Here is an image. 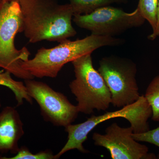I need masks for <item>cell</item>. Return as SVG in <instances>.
Returning <instances> with one entry per match:
<instances>
[{
    "label": "cell",
    "instance_id": "1",
    "mask_svg": "<svg viewBox=\"0 0 159 159\" xmlns=\"http://www.w3.org/2000/svg\"><path fill=\"white\" fill-rule=\"evenodd\" d=\"M18 1L23 32L29 42L60 43L77 34L72 25L74 12L70 4H59L55 0Z\"/></svg>",
    "mask_w": 159,
    "mask_h": 159
},
{
    "label": "cell",
    "instance_id": "5",
    "mask_svg": "<svg viewBox=\"0 0 159 159\" xmlns=\"http://www.w3.org/2000/svg\"><path fill=\"white\" fill-rule=\"evenodd\" d=\"M91 54L72 61L75 79L70 83L79 112L91 114L94 110L105 111L111 103V95L102 76L94 68Z\"/></svg>",
    "mask_w": 159,
    "mask_h": 159
},
{
    "label": "cell",
    "instance_id": "17",
    "mask_svg": "<svg viewBox=\"0 0 159 159\" xmlns=\"http://www.w3.org/2000/svg\"><path fill=\"white\" fill-rule=\"evenodd\" d=\"M159 36V0L158 5L157 17V24L156 28L154 31H152L151 34L148 36V39L150 40H154Z\"/></svg>",
    "mask_w": 159,
    "mask_h": 159
},
{
    "label": "cell",
    "instance_id": "2",
    "mask_svg": "<svg viewBox=\"0 0 159 159\" xmlns=\"http://www.w3.org/2000/svg\"><path fill=\"white\" fill-rule=\"evenodd\" d=\"M124 40L91 34L82 39H66L51 48H42L34 57L21 63L24 70L34 77L55 78L66 64L105 46L120 45Z\"/></svg>",
    "mask_w": 159,
    "mask_h": 159
},
{
    "label": "cell",
    "instance_id": "20",
    "mask_svg": "<svg viewBox=\"0 0 159 159\" xmlns=\"http://www.w3.org/2000/svg\"><path fill=\"white\" fill-rule=\"evenodd\" d=\"M0 1H1V0H0Z\"/></svg>",
    "mask_w": 159,
    "mask_h": 159
},
{
    "label": "cell",
    "instance_id": "8",
    "mask_svg": "<svg viewBox=\"0 0 159 159\" xmlns=\"http://www.w3.org/2000/svg\"><path fill=\"white\" fill-rule=\"evenodd\" d=\"M24 83L30 97L39 105L45 121L55 126L66 127L77 118L79 112L77 106L71 103L64 94L34 79L25 80Z\"/></svg>",
    "mask_w": 159,
    "mask_h": 159
},
{
    "label": "cell",
    "instance_id": "7",
    "mask_svg": "<svg viewBox=\"0 0 159 159\" xmlns=\"http://www.w3.org/2000/svg\"><path fill=\"white\" fill-rule=\"evenodd\" d=\"M73 20L77 26L89 30L92 34L114 37L128 29L142 26L145 20L137 8L132 12H127L106 6L89 14L74 15Z\"/></svg>",
    "mask_w": 159,
    "mask_h": 159
},
{
    "label": "cell",
    "instance_id": "16",
    "mask_svg": "<svg viewBox=\"0 0 159 159\" xmlns=\"http://www.w3.org/2000/svg\"><path fill=\"white\" fill-rule=\"evenodd\" d=\"M132 137L138 142H148L156 145L159 148V126L142 133H133Z\"/></svg>",
    "mask_w": 159,
    "mask_h": 159
},
{
    "label": "cell",
    "instance_id": "6",
    "mask_svg": "<svg viewBox=\"0 0 159 159\" xmlns=\"http://www.w3.org/2000/svg\"><path fill=\"white\" fill-rule=\"evenodd\" d=\"M98 70L111 95V104L122 107L137 101L140 97L135 64L130 60L111 56L99 61Z\"/></svg>",
    "mask_w": 159,
    "mask_h": 159
},
{
    "label": "cell",
    "instance_id": "9",
    "mask_svg": "<svg viewBox=\"0 0 159 159\" xmlns=\"http://www.w3.org/2000/svg\"><path fill=\"white\" fill-rule=\"evenodd\" d=\"M105 134L95 133L93 136L94 144L107 149L112 159H156L153 153H148L146 145L140 144L132 137L133 129L120 127L113 123L105 130Z\"/></svg>",
    "mask_w": 159,
    "mask_h": 159
},
{
    "label": "cell",
    "instance_id": "12",
    "mask_svg": "<svg viewBox=\"0 0 159 159\" xmlns=\"http://www.w3.org/2000/svg\"><path fill=\"white\" fill-rule=\"evenodd\" d=\"M74 15L87 14L98 8L114 3H126L128 0H68Z\"/></svg>",
    "mask_w": 159,
    "mask_h": 159
},
{
    "label": "cell",
    "instance_id": "11",
    "mask_svg": "<svg viewBox=\"0 0 159 159\" xmlns=\"http://www.w3.org/2000/svg\"><path fill=\"white\" fill-rule=\"evenodd\" d=\"M11 75L9 71H0V85L8 88L12 91L17 102V106L23 105L25 100L32 104L33 99L28 94L25 83L14 80Z\"/></svg>",
    "mask_w": 159,
    "mask_h": 159
},
{
    "label": "cell",
    "instance_id": "4",
    "mask_svg": "<svg viewBox=\"0 0 159 159\" xmlns=\"http://www.w3.org/2000/svg\"><path fill=\"white\" fill-rule=\"evenodd\" d=\"M23 32L22 15L19 1H0V67L16 77L24 80L34 77L23 68L22 61L29 59L30 53L24 47L18 50L15 38Z\"/></svg>",
    "mask_w": 159,
    "mask_h": 159
},
{
    "label": "cell",
    "instance_id": "19",
    "mask_svg": "<svg viewBox=\"0 0 159 159\" xmlns=\"http://www.w3.org/2000/svg\"><path fill=\"white\" fill-rule=\"evenodd\" d=\"M1 107H2V102H1V100L0 99V108H1Z\"/></svg>",
    "mask_w": 159,
    "mask_h": 159
},
{
    "label": "cell",
    "instance_id": "14",
    "mask_svg": "<svg viewBox=\"0 0 159 159\" xmlns=\"http://www.w3.org/2000/svg\"><path fill=\"white\" fill-rule=\"evenodd\" d=\"M158 0H139L137 9L142 17L149 23L152 31L156 28Z\"/></svg>",
    "mask_w": 159,
    "mask_h": 159
},
{
    "label": "cell",
    "instance_id": "15",
    "mask_svg": "<svg viewBox=\"0 0 159 159\" xmlns=\"http://www.w3.org/2000/svg\"><path fill=\"white\" fill-rule=\"evenodd\" d=\"M2 159H56L55 155L51 150L41 151L36 153H33L25 146H22L14 156L11 157H2Z\"/></svg>",
    "mask_w": 159,
    "mask_h": 159
},
{
    "label": "cell",
    "instance_id": "10",
    "mask_svg": "<svg viewBox=\"0 0 159 159\" xmlns=\"http://www.w3.org/2000/svg\"><path fill=\"white\" fill-rule=\"evenodd\" d=\"M25 134L24 124L17 110L7 106L0 111V153L16 154L19 142Z\"/></svg>",
    "mask_w": 159,
    "mask_h": 159
},
{
    "label": "cell",
    "instance_id": "13",
    "mask_svg": "<svg viewBox=\"0 0 159 159\" xmlns=\"http://www.w3.org/2000/svg\"><path fill=\"white\" fill-rule=\"evenodd\" d=\"M144 96L152 111V119L156 122H159V75L151 81Z\"/></svg>",
    "mask_w": 159,
    "mask_h": 159
},
{
    "label": "cell",
    "instance_id": "3",
    "mask_svg": "<svg viewBox=\"0 0 159 159\" xmlns=\"http://www.w3.org/2000/svg\"><path fill=\"white\" fill-rule=\"evenodd\" d=\"M152 111L144 95L140 96L136 102L123 107L115 111L108 112L99 116H92L85 122L70 124L65 127L68 134V141L61 150L55 155L57 159L69 151L77 149L83 153L88 152L83 144L87 140L88 135L98 124L113 118H123L128 120L133 129L134 133H142L149 130L148 119Z\"/></svg>",
    "mask_w": 159,
    "mask_h": 159
},
{
    "label": "cell",
    "instance_id": "18",
    "mask_svg": "<svg viewBox=\"0 0 159 159\" xmlns=\"http://www.w3.org/2000/svg\"><path fill=\"white\" fill-rule=\"evenodd\" d=\"M1 1H3V2H12V1H18V0H1Z\"/></svg>",
    "mask_w": 159,
    "mask_h": 159
}]
</instances>
